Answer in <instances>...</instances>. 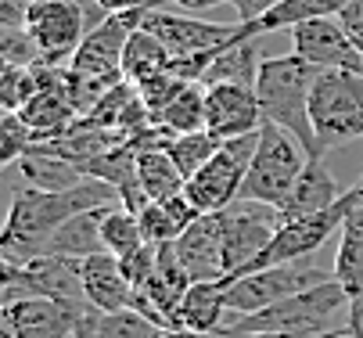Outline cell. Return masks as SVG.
I'll use <instances>...</instances> for the list:
<instances>
[{"label": "cell", "instance_id": "cell-14", "mask_svg": "<svg viewBox=\"0 0 363 338\" xmlns=\"http://www.w3.org/2000/svg\"><path fill=\"white\" fill-rule=\"evenodd\" d=\"M291 51L298 58H306L309 65H317L320 72H331V69L363 72V51L352 43V36L345 33L338 15L313 18V22L291 29Z\"/></svg>", "mask_w": 363, "mask_h": 338}, {"label": "cell", "instance_id": "cell-12", "mask_svg": "<svg viewBox=\"0 0 363 338\" xmlns=\"http://www.w3.org/2000/svg\"><path fill=\"white\" fill-rule=\"evenodd\" d=\"M223 216V256H227V277H238L259 252H263L281 220V209L263 205V202H234Z\"/></svg>", "mask_w": 363, "mask_h": 338}, {"label": "cell", "instance_id": "cell-34", "mask_svg": "<svg viewBox=\"0 0 363 338\" xmlns=\"http://www.w3.org/2000/svg\"><path fill=\"white\" fill-rule=\"evenodd\" d=\"M191 83L187 79H180V76H173L169 69L162 72V76H155V79H147V83H140L137 86V94H140V101H144V108L155 116V112H162L180 90H187Z\"/></svg>", "mask_w": 363, "mask_h": 338}, {"label": "cell", "instance_id": "cell-32", "mask_svg": "<svg viewBox=\"0 0 363 338\" xmlns=\"http://www.w3.org/2000/svg\"><path fill=\"white\" fill-rule=\"evenodd\" d=\"M36 144L33 126L22 119V112H4L0 119V166H18V159Z\"/></svg>", "mask_w": 363, "mask_h": 338}, {"label": "cell", "instance_id": "cell-25", "mask_svg": "<svg viewBox=\"0 0 363 338\" xmlns=\"http://www.w3.org/2000/svg\"><path fill=\"white\" fill-rule=\"evenodd\" d=\"M259 69H263V55H259V40H234L227 47H220L213 65L205 69L201 83L213 86V83H241V86H255Z\"/></svg>", "mask_w": 363, "mask_h": 338}, {"label": "cell", "instance_id": "cell-33", "mask_svg": "<svg viewBox=\"0 0 363 338\" xmlns=\"http://www.w3.org/2000/svg\"><path fill=\"white\" fill-rule=\"evenodd\" d=\"M36 72L22 69V65H4L0 72V105L4 112H22L33 98H36Z\"/></svg>", "mask_w": 363, "mask_h": 338}, {"label": "cell", "instance_id": "cell-24", "mask_svg": "<svg viewBox=\"0 0 363 338\" xmlns=\"http://www.w3.org/2000/svg\"><path fill=\"white\" fill-rule=\"evenodd\" d=\"M105 209H90V213L72 216L55 237L47 241L43 256H62V259L83 263V259H90L97 252H105V241H101V213H105Z\"/></svg>", "mask_w": 363, "mask_h": 338}, {"label": "cell", "instance_id": "cell-20", "mask_svg": "<svg viewBox=\"0 0 363 338\" xmlns=\"http://www.w3.org/2000/svg\"><path fill=\"white\" fill-rule=\"evenodd\" d=\"M345 8V0H281L274 11H267L259 22H248V26H238V36L241 40H259L263 33H281V29H298L313 18H328V15H338Z\"/></svg>", "mask_w": 363, "mask_h": 338}, {"label": "cell", "instance_id": "cell-7", "mask_svg": "<svg viewBox=\"0 0 363 338\" xmlns=\"http://www.w3.org/2000/svg\"><path fill=\"white\" fill-rule=\"evenodd\" d=\"M359 202V191H345V198L324 213H313V216H298V220H284L274 234V241L259 252L241 274H255V270H270V266H284V263H298V259H309L317 249H324L331 234L342 230L349 209ZM238 274V277H241Z\"/></svg>", "mask_w": 363, "mask_h": 338}, {"label": "cell", "instance_id": "cell-1", "mask_svg": "<svg viewBox=\"0 0 363 338\" xmlns=\"http://www.w3.org/2000/svg\"><path fill=\"white\" fill-rule=\"evenodd\" d=\"M105 205H119V191L94 176H86L83 184H76L69 191H36V187L18 191L8 209L4 237H0L4 263L22 266V263L40 259L47 241L72 216L90 213V209H105Z\"/></svg>", "mask_w": 363, "mask_h": 338}, {"label": "cell", "instance_id": "cell-38", "mask_svg": "<svg viewBox=\"0 0 363 338\" xmlns=\"http://www.w3.org/2000/svg\"><path fill=\"white\" fill-rule=\"evenodd\" d=\"M33 0H0V26L4 29H26V15Z\"/></svg>", "mask_w": 363, "mask_h": 338}, {"label": "cell", "instance_id": "cell-13", "mask_svg": "<svg viewBox=\"0 0 363 338\" xmlns=\"http://www.w3.org/2000/svg\"><path fill=\"white\" fill-rule=\"evenodd\" d=\"M76 327L79 313L43 295L4 299L0 310V338H76Z\"/></svg>", "mask_w": 363, "mask_h": 338}, {"label": "cell", "instance_id": "cell-16", "mask_svg": "<svg viewBox=\"0 0 363 338\" xmlns=\"http://www.w3.org/2000/svg\"><path fill=\"white\" fill-rule=\"evenodd\" d=\"M205 130L220 140H238L263 130V108H259L255 86L241 83L205 86Z\"/></svg>", "mask_w": 363, "mask_h": 338}, {"label": "cell", "instance_id": "cell-36", "mask_svg": "<svg viewBox=\"0 0 363 338\" xmlns=\"http://www.w3.org/2000/svg\"><path fill=\"white\" fill-rule=\"evenodd\" d=\"M338 22L352 36V43L363 51V0H345V8L338 11Z\"/></svg>", "mask_w": 363, "mask_h": 338}, {"label": "cell", "instance_id": "cell-9", "mask_svg": "<svg viewBox=\"0 0 363 338\" xmlns=\"http://www.w3.org/2000/svg\"><path fill=\"white\" fill-rule=\"evenodd\" d=\"M22 295L55 299V303L69 306L79 317L94 310L86 303V292H83L79 263L76 259H62V256H40V259L22 263V266L4 263V299H22Z\"/></svg>", "mask_w": 363, "mask_h": 338}, {"label": "cell", "instance_id": "cell-3", "mask_svg": "<svg viewBox=\"0 0 363 338\" xmlns=\"http://www.w3.org/2000/svg\"><path fill=\"white\" fill-rule=\"evenodd\" d=\"M317 76H320L317 65H309L291 51L263 58V69L255 79V98L263 108V119L288 130L309 152V159H324V148L313 133V119H309V94H313Z\"/></svg>", "mask_w": 363, "mask_h": 338}, {"label": "cell", "instance_id": "cell-2", "mask_svg": "<svg viewBox=\"0 0 363 338\" xmlns=\"http://www.w3.org/2000/svg\"><path fill=\"white\" fill-rule=\"evenodd\" d=\"M349 292L338 281H324L317 288L259 310V313H230L220 338H245V334H291V338H331L345 334V317H349Z\"/></svg>", "mask_w": 363, "mask_h": 338}, {"label": "cell", "instance_id": "cell-28", "mask_svg": "<svg viewBox=\"0 0 363 338\" xmlns=\"http://www.w3.org/2000/svg\"><path fill=\"white\" fill-rule=\"evenodd\" d=\"M137 184L147 195V202H162V198L184 195L187 176L180 173V166L173 162L166 148H144L137 152Z\"/></svg>", "mask_w": 363, "mask_h": 338}, {"label": "cell", "instance_id": "cell-23", "mask_svg": "<svg viewBox=\"0 0 363 338\" xmlns=\"http://www.w3.org/2000/svg\"><path fill=\"white\" fill-rule=\"evenodd\" d=\"M69 72V69H65ZM22 119L33 126V133H36V140H50V137H58V133H65L76 119H79V108L72 105V98H69V90H65V83L62 86H50V90H40L36 98L22 108Z\"/></svg>", "mask_w": 363, "mask_h": 338}, {"label": "cell", "instance_id": "cell-42", "mask_svg": "<svg viewBox=\"0 0 363 338\" xmlns=\"http://www.w3.org/2000/svg\"><path fill=\"white\" fill-rule=\"evenodd\" d=\"M245 338H291V334H245Z\"/></svg>", "mask_w": 363, "mask_h": 338}, {"label": "cell", "instance_id": "cell-15", "mask_svg": "<svg viewBox=\"0 0 363 338\" xmlns=\"http://www.w3.org/2000/svg\"><path fill=\"white\" fill-rule=\"evenodd\" d=\"M173 252L180 270L191 284L198 281H227V256H223V216L201 213L177 241Z\"/></svg>", "mask_w": 363, "mask_h": 338}, {"label": "cell", "instance_id": "cell-22", "mask_svg": "<svg viewBox=\"0 0 363 338\" xmlns=\"http://www.w3.org/2000/svg\"><path fill=\"white\" fill-rule=\"evenodd\" d=\"M137 216H140V230H144L147 245H169L201 213L194 209V202L187 195H177V198H162V202H147Z\"/></svg>", "mask_w": 363, "mask_h": 338}, {"label": "cell", "instance_id": "cell-19", "mask_svg": "<svg viewBox=\"0 0 363 338\" xmlns=\"http://www.w3.org/2000/svg\"><path fill=\"white\" fill-rule=\"evenodd\" d=\"M227 320H230L227 281H198L184 292L180 310H177V327L198 331V334H216L223 331Z\"/></svg>", "mask_w": 363, "mask_h": 338}, {"label": "cell", "instance_id": "cell-18", "mask_svg": "<svg viewBox=\"0 0 363 338\" xmlns=\"http://www.w3.org/2000/svg\"><path fill=\"white\" fill-rule=\"evenodd\" d=\"M342 198H345V191L338 187V180L331 176L324 159H309V166L298 173L295 187L288 191V198L281 205V220H298V216L324 213V209L338 205Z\"/></svg>", "mask_w": 363, "mask_h": 338}, {"label": "cell", "instance_id": "cell-21", "mask_svg": "<svg viewBox=\"0 0 363 338\" xmlns=\"http://www.w3.org/2000/svg\"><path fill=\"white\" fill-rule=\"evenodd\" d=\"M18 173L26 176V187H36V191H69L86 180V173L76 162L62 159L58 152L43 148V144H33L18 159Z\"/></svg>", "mask_w": 363, "mask_h": 338}, {"label": "cell", "instance_id": "cell-41", "mask_svg": "<svg viewBox=\"0 0 363 338\" xmlns=\"http://www.w3.org/2000/svg\"><path fill=\"white\" fill-rule=\"evenodd\" d=\"M108 15H123V11H137V8H159V0H97Z\"/></svg>", "mask_w": 363, "mask_h": 338}, {"label": "cell", "instance_id": "cell-17", "mask_svg": "<svg viewBox=\"0 0 363 338\" xmlns=\"http://www.w3.org/2000/svg\"><path fill=\"white\" fill-rule=\"evenodd\" d=\"M79 274H83V292H86V303L101 313H119V310H133L137 303V288L126 281L123 266H119V256L112 252H97L90 259L79 263Z\"/></svg>", "mask_w": 363, "mask_h": 338}, {"label": "cell", "instance_id": "cell-37", "mask_svg": "<svg viewBox=\"0 0 363 338\" xmlns=\"http://www.w3.org/2000/svg\"><path fill=\"white\" fill-rule=\"evenodd\" d=\"M230 4H234L238 26H248V22H259L267 11H274L281 0H230Z\"/></svg>", "mask_w": 363, "mask_h": 338}, {"label": "cell", "instance_id": "cell-27", "mask_svg": "<svg viewBox=\"0 0 363 338\" xmlns=\"http://www.w3.org/2000/svg\"><path fill=\"white\" fill-rule=\"evenodd\" d=\"M169 62H173V55L159 36L147 29H133L126 40V51H123V79L130 86H140L155 76H162L169 69Z\"/></svg>", "mask_w": 363, "mask_h": 338}, {"label": "cell", "instance_id": "cell-6", "mask_svg": "<svg viewBox=\"0 0 363 338\" xmlns=\"http://www.w3.org/2000/svg\"><path fill=\"white\" fill-rule=\"evenodd\" d=\"M324 281H335V266H320L313 256L298 259V263H284V266H270V270L227 277V306L238 317L259 313V310H270V306L306 292V288H317Z\"/></svg>", "mask_w": 363, "mask_h": 338}, {"label": "cell", "instance_id": "cell-11", "mask_svg": "<svg viewBox=\"0 0 363 338\" xmlns=\"http://www.w3.org/2000/svg\"><path fill=\"white\" fill-rule=\"evenodd\" d=\"M26 33L40 47L47 65H69L79 51L83 36L90 33L79 0H33L26 15Z\"/></svg>", "mask_w": 363, "mask_h": 338}, {"label": "cell", "instance_id": "cell-4", "mask_svg": "<svg viewBox=\"0 0 363 338\" xmlns=\"http://www.w3.org/2000/svg\"><path fill=\"white\" fill-rule=\"evenodd\" d=\"M309 119L324 155L363 140V72L331 69L320 72L309 94Z\"/></svg>", "mask_w": 363, "mask_h": 338}, {"label": "cell", "instance_id": "cell-43", "mask_svg": "<svg viewBox=\"0 0 363 338\" xmlns=\"http://www.w3.org/2000/svg\"><path fill=\"white\" fill-rule=\"evenodd\" d=\"M356 191H359V202H363V184H356Z\"/></svg>", "mask_w": 363, "mask_h": 338}, {"label": "cell", "instance_id": "cell-8", "mask_svg": "<svg viewBox=\"0 0 363 338\" xmlns=\"http://www.w3.org/2000/svg\"><path fill=\"white\" fill-rule=\"evenodd\" d=\"M259 148V133L238 137V140H223L220 152L205 162L184 187V195L194 202L198 213H223L234 202H241V187L252 166V155Z\"/></svg>", "mask_w": 363, "mask_h": 338}, {"label": "cell", "instance_id": "cell-29", "mask_svg": "<svg viewBox=\"0 0 363 338\" xmlns=\"http://www.w3.org/2000/svg\"><path fill=\"white\" fill-rule=\"evenodd\" d=\"M151 123L159 126L169 140L180 137V133L205 130V86H201V83H191L187 90H180L162 112L151 116Z\"/></svg>", "mask_w": 363, "mask_h": 338}, {"label": "cell", "instance_id": "cell-35", "mask_svg": "<svg viewBox=\"0 0 363 338\" xmlns=\"http://www.w3.org/2000/svg\"><path fill=\"white\" fill-rule=\"evenodd\" d=\"M0 55H4V65H22V69H33V65L43 62L40 47L33 43V36H29L26 29H4Z\"/></svg>", "mask_w": 363, "mask_h": 338}, {"label": "cell", "instance_id": "cell-31", "mask_svg": "<svg viewBox=\"0 0 363 338\" xmlns=\"http://www.w3.org/2000/svg\"><path fill=\"white\" fill-rule=\"evenodd\" d=\"M220 137H213L209 130H194V133H180V137H173L169 144H166V152L173 155V162L180 166V173L191 180L205 162H209L216 152H220Z\"/></svg>", "mask_w": 363, "mask_h": 338}, {"label": "cell", "instance_id": "cell-5", "mask_svg": "<svg viewBox=\"0 0 363 338\" xmlns=\"http://www.w3.org/2000/svg\"><path fill=\"white\" fill-rule=\"evenodd\" d=\"M306 166H309V152L288 130L263 119L259 148L252 155V166H248V176L241 187V202H263V205L281 209L288 191L295 187V180Z\"/></svg>", "mask_w": 363, "mask_h": 338}, {"label": "cell", "instance_id": "cell-30", "mask_svg": "<svg viewBox=\"0 0 363 338\" xmlns=\"http://www.w3.org/2000/svg\"><path fill=\"white\" fill-rule=\"evenodd\" d=\"M101 241H105V252H112L119 259L137 252L140 245H147L144 230H140V216L133 209H126L123 202L101 213Z\"/></svg>", "mask_w": 363, "mask_h": 338}, {"label": "cell", "instance_id": "cell-26", "mask_svg": "<svg viewBox=\"0 0 363 338\" xmlns=\"http://www.w3.org/2000/svg\"><path fill=\"white\" fill-rule=\"evenodd\" d=\"M338 252L331 259L335 281L349 295H363V202H356L338 230Z\"/></svg>", "mask_w": 363, "mask_h": 338}, {"label": "cell", "instance_id": "cell-10", "mask_svg": "<svg viewBox=\"0 0 363 338\" xmlns=\"http://www.w3.org/2000/svg\"><path fill=\"white\" fill-rule=\"evenodd\" d=\"M137 29L155 33L173 58H191V55H205V51H220V47L238 40V26H223V22H205V18H191L187 11L177 8H137L130 11Z\"/></svg>", "mask_w": 363, "mask_h": 338}, {"label": "cell", "instance_id": "cell-40", "mask_svg": "<svg viewBox=\"0 0 363 338\" xmlns=\"http://www.w3.org/2000/svg\"><path fill=\"white\" fill-rule=\"evenodd\" d=\"M227 0H159V8H177V11H209V8H220Z\"/></svg>", "mask_w": 363, "mask_h": 338}, {"label": "cell", "instance_id": "cell-39", "mask_svg": "<svg viewBox=\"0 0 363 338\" xmlns=\"http://www.w3.org/2000/svg\"><path fill=\"white\" fill-rule=\"evenodd\" d=\"M345 334H349V338H363V295H352V299H349Z\"/></svg>", "mask_w": 363, "mask_h": 338}]
</instances>
